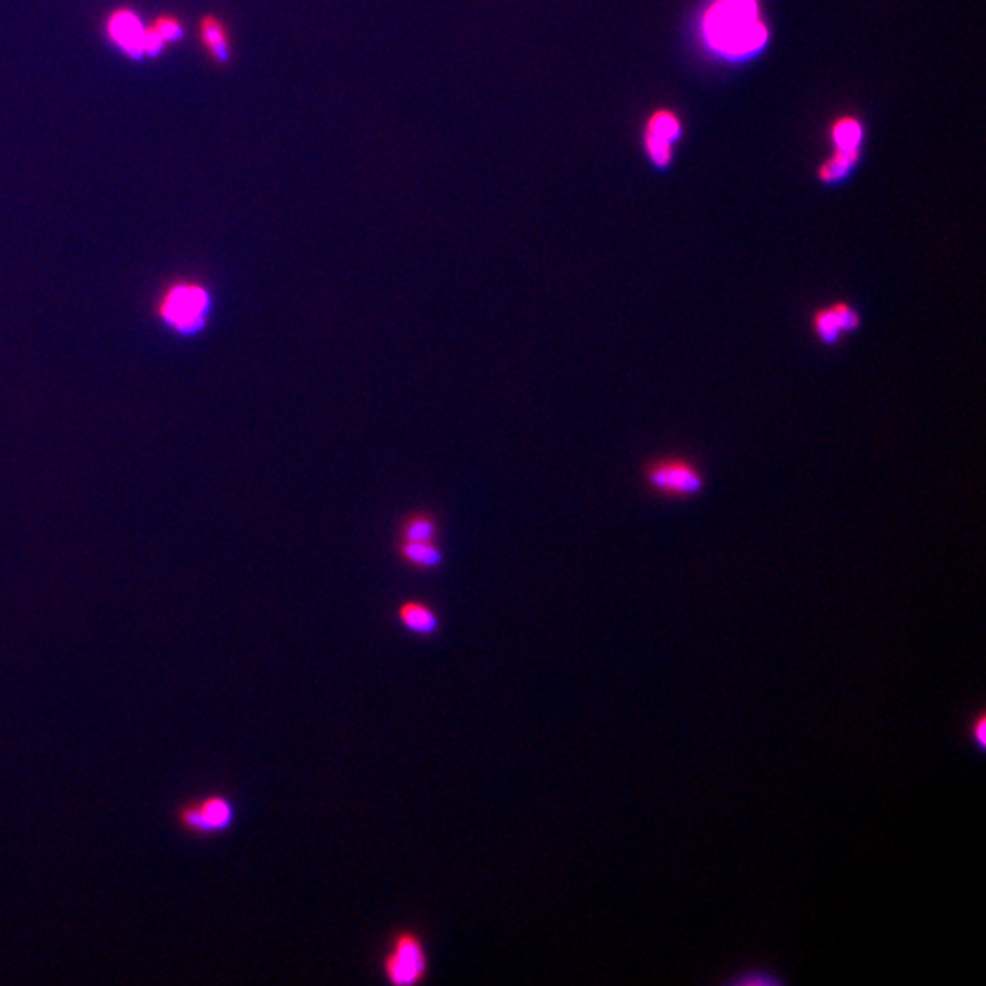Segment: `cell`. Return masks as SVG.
Segmentation results:
<instances>
[{
    "label": "cell",
    "mask_w": 986,
    "mask_h": 986,
    "mask_svg": "<svg viewBox=\"0 0 986 986\" xmlns=\"http://www.w3.org/2000/svg\"><path fill=\"white\" fill-rule=\"evenodd\" d=\"M706 47L728 61H746L768 45L758 0H712L702 16Z\"/></svg>",
    "instance_id": "obj_1"
},
{
    "label": "cell",
    "mask_w": 986,
    "mask_h": 986,
    "mask_svg": "<svg viewBox=\"0 0 986 986\" xmlns=\"http://www.w3.org/2000/svg\"><path fill=\"white\" fill-rule=\"evenodd\" d=\"M236 819L238 808L235 800L218 791L185 800L174 809V822L178 824V828L198 839L229 834L235 828Z\"/></svg>",
    "instance_id": "obj_2"
},
{
    "label": "cell",
    "mask_w": 986,
    "mask_h": 986,
    "mask_svg": "<svg viewBox=\"0 0 986 986\" xmlns=\"http://www.w3.org/2000/svg\"><path fill=\"white\" fill-rule=\"evenodd\" d=\"M381 970L390 985H423L430 976V954L423 936L412 928L395 931L382 956Z\"/></svg>",
    "instance_id": "obj_3"
},
{
    "label": "cell",
    "mask_w": 986,
    "mask_h": 986,
    "mask_svg": "<svg viewBox=\"0 0 986 986\" xmlns=\"http://www.w3.org/2000/svg\"><path fill=\"white\" fill-rule=\"evenodd\" d=\"M210 310L213 298L209 290L204 285L184 282L168 287L158 313L168 329L176 331L179 335L193 336L205 329Z\"/></svg>",
    "instance_id": "obj_4"
},
{
    "label": "cell",
    "mask_w": 986,
    "mask_h": 986,
    "mask_svg": "<svg viewBox=\"0 0 986 986\" xmlns=\"http://www.w3.org/2000/svg\"><path fill=\"white\" fill-rule=\"evenodd\" d=\"M645 484L652 492L669 499L697 497L706 489V479L687 457H661L651 461L643 470Z\"/></svg>",
    "instance_id": "obj_5"
},
{
    "label": "cell",
    "mask_w": 986,
    "mask_h": 986,
    "mask_svg": "<svg viewBox=\"0 0 986 986\" xmlns=\"http://www.w3.org/2000/svg\"><path fill=\"white\" fill-rule=\"evenodd\" d=\"M862 316L859 307L846 300H835L819 307L811 315V331L815 338L826 347H837L846 336L854 335L860 327Z\"/></svg>",
    "instance_id": "obj_6"
},
{
    "label": "cell",
    "mask_w": 986,
    "mask_h": 986,
    "mask_svg": "<svg viewBox=\"0 0 986 986\" xmlns=\"http://www.w3.org/2000/svg\"><path fill=\"white\" fill-rule=\"evenodd\" d=\"M680 138L681 121L677 114L667 110V108L651 114V118L645 125V132H643V142H645V150L652 164L657 167H667L671 164L672 154H674L672 147Z\"/></svg>",
    "instance_id": "obj_7"
},
{
    "label": "cell",
    "mask_w": 986,
    "mask_h": 986,
    "mask_svg": "<svg viewBox=\"0 0 986 986\" xmlns=\"http://www.w3.org/2000/svg\"><path fill=\"white\" fill-rule=\"evenodd\" d=\"M145 26L138 13L128 8H119L114 10L108 17L107 31L108 37L112 39L116 47L121 48L128 57L132 59H141L142 57V37H145Z\"/></svg>",
    "instance_id": "obj_8"
},
{
    "label": "cell",
    "mask_w": 986,
    "mask_h": 986,
    "mask_svg": "<svg viewBox=\"0 0 986 986\" xmlns=\"http://www.w3.org/2000/svg\"><path fill=\"white\" fill-rule=\"evenodd\" d=\"M397 620L404 631L418 638H435L441 632V618L426 601H402L397 607Z\"/></svg>",
    "instance_id": "obj_9"
},
{
    "label": "cell",
    "mask_w": 986,
    "mask_h": 986,
    "mask_svg": "<svg viewBox=\"0 0 986 986\" xmlns=\"http://www.w3.org/2000/svg\"><path fill=\"white\" fill-rule=\"evenodd\" d=\"M398 554L404 563L421 572H432L444 561L437 541H402Z\"/></svg>",
    "instance_id": "obj_10"
},
{
    "label": "cell",
    "mask_w": 986,
    "mask_h": 986,
    "mask_svg": "<svg viewBox=\"0 0 986 986\" xmlns=\"http://www.w3.org/2000/svg\"><path fill=\"white\" fill-rule=\"evenodd\" d=\"M199 33L205 48L218 62H227L230 57L229 31L218 17L207 16L199 22Z\"/></svg>",
    "instance_id": "obj_11"
},
{
    "label": "cell",
    "mask_w": 986,
    "mask_h": 986,
    "mask_svg": "<svg viewBox=\"0 0 986 986\" xmlns=\"http://www.w3.org/2000/svg\"><path fill=\"white\" fill-rule=\"evenodd\" d=\"M862 125L859 119L845 116L837 119L831 127V142L834 150H842V152H860V142H862Z\"/></svg>",
    "instance_id": "obj_12"
},
{
    "label": "cell",
    "mask_w": 986,
    "mask_h": 986,
    "mask_svg": "<svg viewBox=\"0 0 986 986\" xmlns=\"http://www.w3.org/2000/svg\"><path fill=\"white\" fill-rule=\"evenodd\" d=\"M860 152H842V150H834L826 161L819 167V176L824 184H835L845 179L851 168L859 161Z\"/></svg>",
    "instance_id": "obj_13"
},
{
    "label": "cell",
    "mask_w": 986,
    "mask_h": 986,
    "mask_svg": "<svg viewBox=\"0 0 986 986\" xmlns=\"http://www.w3.org/2000/svg\"><path fill=\"white\" fill-rule=\"evenodd\" d=\"M402 541H437V523L432 515L415 514L402 524Z\"/></svg>",
    "instance_id": "obj_14"
},
{
    "label": "cell",
    "mask_w": 986,
    "mask_h": 986,
    "mask_svg": "<svg viewBox=\"0 0 986 986\" xmlns=\"http://www.w3.org/2000/svg\"><path fill=\"white\" fill-rule=\"evenodd\" d=\"M150 28L164 39L165 45L179 41V39L185 36L184 24L172 16L158 17Z\"/></svg>",
    "instance_id": "obj_15"
},
{
    "label": "cell",
    "mask_w": 986,
    "mask_h": 986,
    "mask_svg": "<svg viewBox=\"0 0 986 986\" xmlns=\"http://www.w3.org/2000/svg\"><path fill=\"white\" fill-rule=\"evenodd\" d=\"M164 48V39H161V37H159L158 33L152 30V28H147V30H145V37H142V57L159 56Z\"/></svg>",
    "instance_id": "obj_16"
},
{
    "label": "cell",
    "mask_w": 986,
    "mask_h": 986,
    "mask_svg": "<svg viewBox=\"0 0 986 986\" xmlns=\"http://www.w3.org/2000/svg\"><path fill=\"white\" fill-rule=\"evenodd\" d=\"M970 737L974 738L977 748H985V718H977V722H974V726L970 728Z\"/></svg>",
    "instance_id": "obj_17"
}]
</instances>
